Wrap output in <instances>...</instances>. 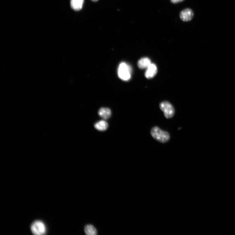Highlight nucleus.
Wrapping results in <instances>:
<instances>
[{
  "label": "nucleus",
  "instance_id": "7",
  "mask_svg": "<svg viewBox=\"0 0 235 235\" xmlns=\"http://www.w3.org/2000/svg\"><path fill=\"white\" fill-rule=\"evenodd\" d=\"M84 0H71V6L73 10L79 11L82 9Z\"/></svg>",
  "mask_w": 235,
  "mask_h": 235
},
{
  "label": "nucleus",
  "instance_id": "4",
  "mask_svg": "<svg viewBox=\"0 0 235 235\" xmlns=\"http://www.w3.org/2000/svg\"><path fill=\"white\" fill-rule=\"evenodd\" d=\"M31 230L35 235L45 234L47 232V228L45 223L41 221H34L31 226Z\"/></svg>",
  "mask_w": 235,
  "mask_h": 235
},
{
  "label": "nucleus",
  "instance_id": "13",
  "mask_svg": "<svg viewBox=\"0 0 235 235\" xmlns=\"http://www.w3.org/2000/svg\"><path fill=\"white\" fill-rule=\"evenodd\" d=\"M91 1L94 2H97L98 1V0H91Z\"/></svg>",
  "mask_w": 235,
  "mask_h": 235
},
{
  "label": "nucleus",
  "instance_id": "10",
  "mask_svg": "<svg viewBox=\"0 0 235 235\" xmlns=\"http://www.w3.org/2000/svg\"><path fill=\"white\" fill-rule=\"evenodd\" d=\"M84 231L86 234L88 235H96L98 233L96 228L92 224L86 225L85 226Z\"/></svg>",
  "mask_w": 235,
  "mask_h": 235
},
{
  "label": "nucleus",
  "instance_id": "11",
  "mask_svg": "<svg viewBox=\"0 0 235 235\" xmlns=\"http://www.w3.org/2000/svg\"><path fill=\"white\" fill-rule=\"evenodd\" d=\"M94 126L96 129L100 131H104L107 129L108 124L106 121L101 120L96 123Z\"/></svg>",
  "mask_w": 235,
  "mask_h": 235
},
{
  "label": "nucleus",
  "instance_id": "1",
  "mask_svg": "<svg viewBox=\"0 0 235 235\" xmlns=\"http://www.w3.org/2000/svg\"><path fill=\"white\" fill-rule=\"evenodd\" d=\"M150 133L155 140L160 143H166L170 140V136L169 133L162 130L158 126L153 127L151 130Z\"/></svg>",
  "mask_w": 235,
  "mask_h": 235
},
{
  "label": "nucleus",
  "instance_id": "12",
  "mask_svg": "<svg viewBox=\"0 0 235 235\" xmlns=\"http://www.w3.org/2000/svg\"><path fill=\"white\" fill-rule=\"evenodd\" d=\"M184 0H170L171 2L173 3L176 4L180 2H182Z\"/></svg>",
  "mask_w": 235,
  "mask_h": 235
},
{
  "label": "nucleus",
  "instance_id": "9",
  "mask_svg": "<svg viewBox=\"0 0 235 235\" xmlns=\"http://www.w3.org/2000/svg\"><path fill=\"white\" fill-rule=\"evenodd\" d=\"M98 114L99 116L104 119H107L111 116V112L110 110L108 108H103L99 110Z\"/></svg>",
  "mask_w": 235,
  "mask_h": 235
},
{
  "label": "nucleus",
  "instance_id": "8",
  "mask_svg": "<svg viewBox=\"0 0 235 235\" xmlns=\"http://www.w3.org/2000/svg\"><path fill=\"white\" fill-rule=\"evenodd\" d=\"M150 59L148 58H143L139 60L137 65L141 69L147 68L151 64Z\"/></svg>",
  "mask_w": 235,
  "mask_h": 235
},
{
  "label": "nucleus",
  "instance_id": "6",
  "mask_svg": "<svg viewBox=\"0 0 235 235\" xmlns=\"http://www.w3.org/2000/svg\"><path fill=\"white\" fill-rule=\"evenodd\" d=\"M147 69L145 75L146 78L149 79L153 77L157 72V68L154 64H151Z\"/></svg>",
  "mask_w": 235,
  "mask_h": 235
},
{
  "label": "nucleus",
  "instance_id": "2",
  "mask_svg": "<svg viewBox=\"0 0 235 235\" xmlns=\"http://www.w3.org/2000/svg\"><path fill=\"white\" fill-rule=\"evenodd\" d=\"M131 68L127 64L123 62L120 64L118 69V75L124 81L129 80L131 77Z\"/></svg>",
  "mask_w": 235,
  "mask_h": 235
},
{
  "label": "nucleus",
  "instance_id": "3",
  "mask_svg": "<svg viewBox=\"0 0 235 235\" xmlns=\"http://www.w3.org/2000/svg\"><path fill=\"white\" fill-rule=\"evenodd\" d=\"M159 107L166 118H172L175 115V109L169 102L167 101L162 102L159 104Z\"/></svg>",
  "mask_w": 235,
  "mask_h": 235
},
{
  "label": "nucleus",
  "instance_id": "5",
  "mask_svg": "<svg viewBox=\"0 0 235 235\" xmlns=\"http://www.w3.org/2000/svg\"><path fill=\"white\" fill-rule=\"evenodd\" d=\"M180 19L184 22H188L192 20L194 16L193 11L189 8L182 11L180 14Z\"/></svg>",
  "mask_w": 235,
  "mask_h": 235
}]
</instances>
